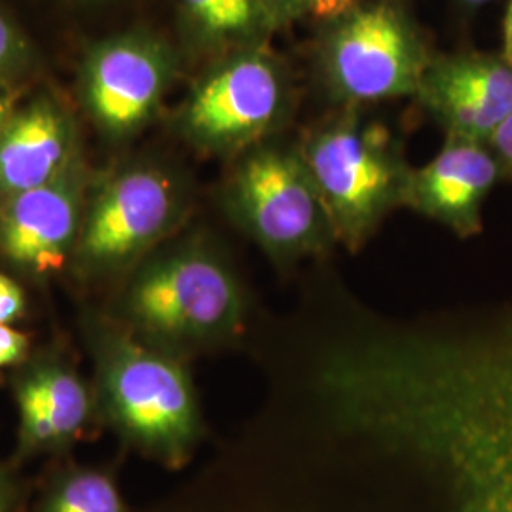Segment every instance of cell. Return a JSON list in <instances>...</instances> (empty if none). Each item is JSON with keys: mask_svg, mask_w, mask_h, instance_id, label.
Wrapping results in <instances>:
<instances>
[{"mask_svg": "<svg viewBox=\"0 0 512 512\" xmlns=\"http://www.w3.org/2000/svg\"><path fill=\"white\" fill-rule=\"evenodd\" d=\"M275 21L277 29L289 21L302 18L311 12H325L334 6V0H262Z\"/></svg>", "mask_w": 512, "mask_h": 512, "instance_id": "d6986e66", "label": "cell"}, {"mask_svg": "<svg viewBox=\"0 0 512 512\" xmlns=\"http://www.w3.org/2000/svg\"><path fill=\"white\" fill-rule=\"evenodd\" d=\"M503 59L507 61V65L512 69V0L507 8V16H505V31H503Z\"/></svg>", "mask_w": 512, "mask_h": 512, "instance_id": "603a6c76", "label": "cell"}, {"mask_svg": "<svg viewBox=\"0 0 512 512\" xmlns=\"http://www.w3.org/2000/svg\"><path fill=\"white\" fill-rule=\"evenodd\" d=\"M97 414L145 458L179 469L203 437L200 399L186 359L158 348L114 317H90Z\"/></svg>", "mask_w": 512, "mask_h": 512, "instance_id": "7a4b0ae2", "label": "cell"}, {"mask_svg": "<svg viewBox=\"0 0 512 512\" xmlns=\"http://www.w3.org/2000/svg\"><path fill=\"white\" fill-rule=\"evenodd\" d=\"M27 492L14 465L0 459V512H25Z\"/></svg>", "mask_w": 512, "mask_h": 512, "instance_id": "ffe728a7", "label": "cell"}, {"mask_svg": "<svg viewBox=\"0 0 512 512\" xmlns=\"http://www.w3.org/2000/svg\"><path fill=\"white\" fill-rule=\"evenodd\" d=\"M29 357L31 338L12 325H0V368H18Z\"/></svg>", "mask_w": 512, "mask_h": 512, "instance_id": "e0dca14e", "label": "cell"}, {"mask_svg": "<svg viewBox=\"0 0 512 512\" xmlns=\"http://www.w3.org/2000/svg\"><path fill=\"white\" fill-rule=\"evenodd\" d=\"M224 203L230 217L277 264L325 255L336 243L298 150L258 145L232 171Z\"/></svg>", "mask_w": 512, "mask_h": 512, "instance_id": "5b68a950", "label": "cell"}, {"mask_svg": "<svg viewBox=\"0 0 512 512\" xmlns=\"http://www.w3.org/2000/svg\"><path fill=\"white\" fill-rule=\"evenodd\" d=\"M196 38L211 48H255L277 29L262 0H181Z\"/></svg>", "mask_w": 512, "mask_h": 512, "instance_id": "9a60e30c", "label": "cell"}, {"mask_svg": "<svg viewBox=\"0 0 512 512\" xmlns=\"http://www.w3.org/2000/svg\"><path fill=\"white\" fill-rule=\"evenodd\" d=\"M12 391L18 408V461L65 452L97 414L93 387L57 351L31 355L18 366Z\"/></svg>", "mask_w": 512, "mask_h": 512, "instance_id": "8fae6325", "label": "cell"}, {"mask_svg": "<svg viewBox=\"0 0 512 512\" xmlns=\"http://www.w3.org/2000/svg\"><path fill=\"white\" fill-rule=\"evenodd\" d=\"M186 213L183 184L154 164L112 173L86 203L73 264L88 279L131 274Z\"/></svg>", "mask_w": 512, "mask_h": 512, "instance_id": "8992f818", "label": "cell"}, {"mask_svg": "<svg viewBox=\"0 0 512 512\" xmlns=\"http://www.w3.org/2000/svg\"><path fill=\"white\" fill-rule=\"evenodd\" d=\"M25 57V42L18 29L0 12V74L14 71Z\"/></svg>", "mask_w": 512, "mask_h": 512, "instance_id": "44dd1931", "label": "cell"}, {"mask_svg": "<svg viewBox=\"0 0 512 512\" xmlns=\"http://www.w3.org/2000/svg\"><path fill=\"white\" fill-rule=\"evenodd\" d=\"M327 209L336 243L359 251L385 217L404 205L410 169L387 131L355 116L313 131L296 148Z\"/></svg>", "mask_w": 512, "mask_h": 512, "instance_id": "277c9868", "label": "cell"}, {"mask_svg": "<svg viewBox=\"0 0 512 512\" xmlns=\"http://www.w3.org/2000/svg\"><path fill=\"white\" fill-rule=\"evenodd\" d=\"M86 184V165L78 158L52 183L0 202V255L19 274L46 281L73 260Z\"/></svg>", "mask_w": 512, "mask_h": 512, "instance_id": "30bf717a", "label": "cell"}, {"mask_svg": "<svg viewBox=\"0 0 512 512\" xmlns=\"http://www.w3.org/2000/svg\"><path fill=\"white\" fill-rule=\"evenodd\" d=\"M397 448L448 484L452 512H512V348L429 376L399 414Z\"/></svg>", "mask_w": 512, "mask_h": 512, "instance_id": "6da1fadb", "label": "cell"}, {"mask_svg": "<svg viewBox=\"0 0 512 512\" xmlns=\"http://www.w3.org/2000/svg\"><path fill=\"white\" fill-rule=\"evenodd\" d=\"M175 74V57L148 35H122L93 46L82 88L93 120L110 137L139 131L156 114Z\"/></svg>", "mask_w": 512, "mask_h": 512, "instance_id": "9c48e42d", "label": "cell"}, {"mask_svg": "<svg viewBox=\"0 0 512 512\" xmlns=\"http://www.w3.org/2000/svg\"><path fill=\"white\" fill-rule=\"evenodd\" d=\"M463 2H467L469 6H480V4H486V2H492V0H463Z\"/></svg>", "mask_w": 512, "mask_h": 512, "instance_id": "d4e9b609", "label": "cell"}, {"mask_svg": "<svg viewBox=\"0 0 512 512\" xmlns=\"http://www.w3.org/2000/svg\"><path fill=\"white\" fill-rule=\"evenodd\" d=\"M429 61L418 31L387 4L344 12L323 46L330 88L349 103L416 95Z\"/></svg>", "mask_w": 512, "mask_h": 512, "instance_id": "52a82bcc", "label": "cell"}, {"mask_svg": "<svg viewBox=\"0 0 512 512\" xmlns=\"http://www.w3.org/2000/svg\"><path fill=\"white\" fill-rule=\"evenodd\" d=\"M416 97L446 129L448 139L488 145L512 114V69L494 55L431 59Z\"/></svg>", "mask_w": 512, "mask_h": 512, "instance_id": "7c38bea8", "label": "cell"}, {"mask_svg": "<svg viewBox=\"0 0 512 512\" xmlns=\"http://www.w3.org/2000/svg\"><path fill=\"white\" fill-rule=\"evenodd\" d=\"M114 319L186 359L238 340L247 302L226 258L202 239H190L152 253L129 274Z\"/></svg>", "mask_w": 512, "mask_h": 512, "instance_id": "3957f363", "label": "cell"}, {"mask_svg": "<svg viewBox=\"0 0 512 512\" xmlns=\"http://www.w3.org/2000/svg\"><path fill=\"white\" fill-rule=\"evenodd\" d=\"M488 147L492 148L499 165H503L512 175V114L495 129L494 135L488 141Z\"/></svg>", "mask_w": 512, "mask_h": 512, "instance_id": "7402d4cb", "label": "cell"}, {"mask_svg": "<svg viewBox=\"0 0 512 512\" xmlns=\"http://www.w3.org/2000/svg\"><path fill=\"white\" fill-rule=\"evenodd\" d=\"M27 311L25 291L18 281L0 272V325H14Z\"/></svg>", "mask_w": 512, "mask_h": 512, "instance_id": "ac0fdd59", "label": "cell"}, {"mask_svg": "<svg viewBox=\"0 0 512 512\" xmlns=\"http://www.w3.org/2000/svg\"><path fill=\"white\" fill-rule=\"evenodd\" d=\"M80 158L69 114L37 101L0 129V202L52 183Z\"/></svg>", "mask_w": 512, "mask_h": 512, "instance_id": "5bb4252c", "label": "cell"}, {"mask_svg": "<svg viewBox=\"0 0 512 512\" xmlns=\"http://www.w3.org/2000/svg\"><path fill=\"white\" fill-rule=\"evenodd\" d=\"M31 512H131L114 475L88 465H65L42 486Z\"/></svg>", "mask_w": 512, "mask_h": 512, "instance_id": "2e32d148", "label": "cell"}, {"mask_svg": "<svg viewBox=\"0 0 512 512\" xmlns=\"http://www.w3.org/2000/svg\"><path fill=\"white\" fill-rule=\"evenodd\" d=\"M285 107V76L260 46L230 55L186 101V139L213 154H245L274 131Z\"/></svg>", "mask_w": 512, "mask_h": 512, "instance_id": "ba28073f", "label": "cell"}, {"mask_svg": "<svg viewBox=\"0 0 512 512\" xmlns=\"http://www.w3.org/2000/svg\"><path fill=\"white\" fill-rule=\"evenodd\" d=\"M499 169L488 145L448 139L429 164L410 169L404 205L458 236H475L482 228V203L494 188Z\"/></svg>", "mask_w": 512, "mask_h": 512, "instance_id": "4fadbf2b", "label": "cell"}, {"mask_svg": "<svg viewBox=\"0 0 512 512\" xmlns=\"http://www.w3.org/2000/svg\"><path fill=\"white\" fill-rule=\"evenodd\" d=\"M12 118L10 114V107H8V101L0 95V129L6 126V122Z\"/></svg>", "mask_w": 512, "mask_h": 512, "instance_id": "cb8c5ba5", "label": "cell"}]
</instances>
